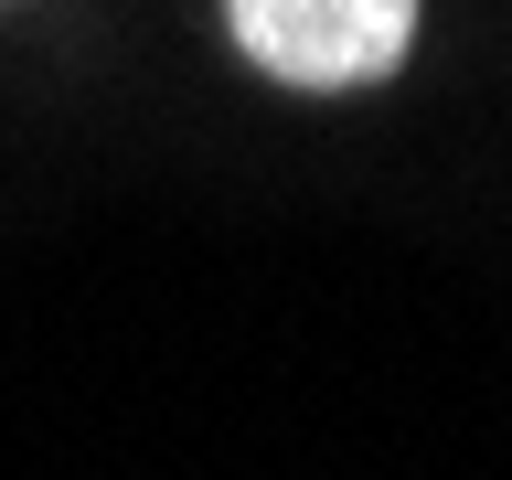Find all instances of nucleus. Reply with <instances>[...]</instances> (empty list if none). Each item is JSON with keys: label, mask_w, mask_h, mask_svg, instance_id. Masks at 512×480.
Segmentation results:
<instances>
[{"label": "nucleus", "mask_w": 512, "mask_h": 480, "mask_svg": "<svg viewBox=\"0 0 512 480\" xmlns=\"http://www.w3.org/2000/svg\"><path fill=\"white\" fill-rule=\"evenodd\" d=\"M224 22L278 86L342 96V86H384L416 43V0H224Z\"/></svg>", "instance_id": "f257e3e1"}]
</instances>
